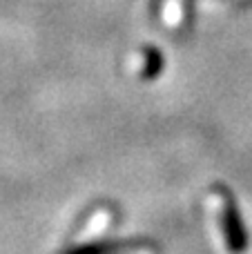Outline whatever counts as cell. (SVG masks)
Here are the masks:
<instances>
[{"instance_id": "2", "label": "cell", "mask_w": 252, "mask_h": 254, "mask_svg": "<svg viewBox=\"0 0 252 254\" xmlns=\"http://www.w3.org/2000/svg\"><path fill=\"white\" fill-rule=\"evenodd\" d=\"M141 246L138 241H96V243H87V246H78L71 248L69 252L65 254H125L129 250H136Z\"/></svg>"}, {"instance_id": "1", "label": "cell", "mask_w": 252, "mask_h": 254, "mask_svg": "<svg viewBox=\"0 0 252 254\" xmlns=\"http://www.w3.org/2000/svg\"><path fill=\"white\" fill-rule=\"evenodd\" d=\"M223 201V210H221V228L223 234H226V246L232 254H241L248 248V230L244 225V219H241V212L237 207L235 198L226 192V190H219Z\"/></svg>"}, {"instance_id": "3", "label": "cell", "mask_w": 252, "mask_h": 254, "mask_svg": "<svg viewBox=\"0 0 252 254\" xmlns=\"http://www.w3.org/2000/svg\"><path fill=\"white\" fill-rule=\"evenodd\" d=\"M161 67H163V61H161V54L156 52V49H145V71H143V76L145 78H154L156 74L161 71Z\"/></svg>"}]
</instances>
